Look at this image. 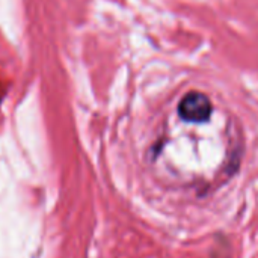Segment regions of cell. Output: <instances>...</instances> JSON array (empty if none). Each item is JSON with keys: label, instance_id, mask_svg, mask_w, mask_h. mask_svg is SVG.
Masks as SVG:
<instances>
[{"label": "cell", "instance_id": "6da1fadb", "mask_svg": "<svg viewBox=\"0 0 258 258\" xmlns=\"http://www.w3.org/2000/svg\"><path fill=\"white\" fill-rule=\"evenodd\" d=\"M178 115L183 121L192 122V124H200L206 122L210 119L213 106L210 98L198 91L187 92L178 103Z\"/></svg>", "mask_w": 258, "mask_h": 258}]
</instances>
